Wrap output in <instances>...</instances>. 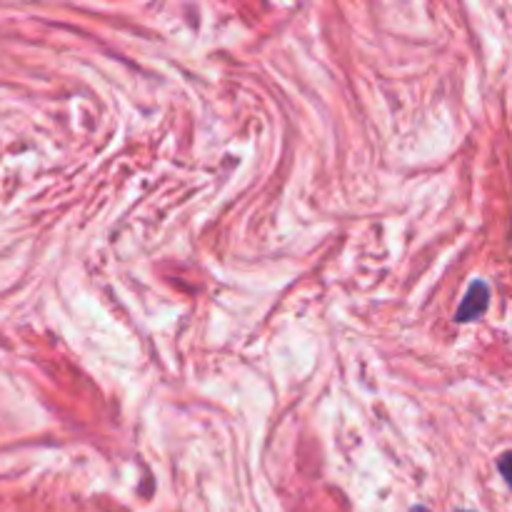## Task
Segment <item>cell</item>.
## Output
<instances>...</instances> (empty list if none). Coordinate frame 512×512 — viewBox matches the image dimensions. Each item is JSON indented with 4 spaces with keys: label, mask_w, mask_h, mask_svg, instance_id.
<instances>
[{
    "label": "cell",
    "mask_w": 512,
    "mask_h": 512,
    "mask_svg": "<svg viewBox=\"0 0 512 512\" xmlns=\"http://www.w3.org/2000/svg\"><path fill=\"white\" fill-rule=\"evenodd\" d=\"M488 303H490V288L483 283V280H475V283L470 285L465 300L460 303L458 313H455V320H458V323H470V320H478L480 315L488 310Z\"/></svg>",
    "instance_id": "cell-1"
},
{
    "label": "cell",
    "mask_w": 512,
    "mask_h": 512,
    "mask_svg": "<svg viewBox=\"0 0 512 512\" xmlns=\"http://www.w3.org/2000/svg\"><path fill=\"white\" fill-rule=\"evenodd\" d=\"M498 470H500V475H503V478H505V483H508L510 488H512V453L500 455Z\"/></svg>",
    "instance_id": "cell-2"
},
{
    "label": "cell",
    "mask_w": 512,
    "mask_h": 512,
    "mask_svg": "<svg viewBox=\"0 0 512 512\" xmlns=\"http://www.w3.org/2000/svg\"><path fill=\"white\" fill-rule=\"evenodd\" d=\"M458 512H473V510H458Z\"/></svg>",
    "instance_id": "cell-3"
},
{
    "label": "cell",
    "mask_w": 512,
    "mask_h": 512,
    "mask_svg": "<svg viewBox=\"0 0 512 512\" xmlns=\"http://www.w3.org/2000/svg\"><path fill=\"white\" fill-rule=\"evenodd\" d=\"M418 512H425V510H418Z\"/></svg>",
    "instance_id": "cell-4"
}]
</instances>
